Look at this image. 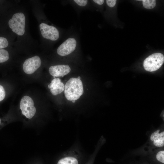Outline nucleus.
<instances>
[{
  "instance_id": "1",
  "label": "nucleus",
  "mask_w": 164,
  "mask_h": 164,
  "mask_svg": "<svg viewBox=\"0 0 164 164\" xmlns=\"http://www.w3.org/2000/svg\"><path fill=\"white\" fill-rule=\"evenodd\" d=\"M83 84L80 79L75 77L70 78L65 86L64 95L66 99L70 101L76 100L84 93Z\"/></svg>"
},
{
  "instance_id": "2",
  "label": "nucleus",
  "mask_w": 164,
  "mask_h": 164,
  "mask_svg": "<svg viewBox=\"0 0 164 164\" xmlns=\"http://www.w3.org/2000/svg\"><path fill=\"white\" fill-rule=\"evenodd\" d=\"M164 61V55L157 53L152 54L144 60L143 65L145 69L148 71H155L162 66Z\"/></svg>"
},
{
  "instance_id": "3",
  "label": "nucleus",
  "mask_w": 164,
  "mask_h": 164,
  "mask_svg": "<svg viewBox=\"0 0 164 164\" xmlns=\"http://www.w3.org/2000/svg\"><path fill=\"white\" fill-rule=\"evenodd\" d=\"M9 25L12 31L19 36L25 32V18L23 13H17L14 14L9 21Z\"/></svg>"
},
{
  "instance_id": "4",
  "label": "nucleus",
  "mask_w": 164,
  "mask_h": 164,
  "mask_svg": "<svg viewBox=\"0 0 164 164\" xmlns=\"http://www.w3.org/2000/svg\"><path fill=\"white\" fill-rule=\"evenodd\" d=\"M20 108L22 114L29 119L32 118L36 112L34 101L31 98L28 96H25L21 99Z\"/></svg>"
},
{
  "instance_id": "5",
  "label": "nucleus",
  "mask_w": 164,
  "mask_h": 164,
  "mask_svg": "<svg viewBox=\"0 0 164 164\" xmlns=\"http://www.w3.org/2000/svg\"><path fill=\"white\" fill-rule=\"evenodd\" d=\"M77 44L76 39L73 37L68 38L63 42L57 49V54L62 56L68 55L75 50Z\"/></svg>"
},
{
  "instance_id": "6",
  "label": "nucleus",
  "mask_w": 164,
  "mask_h": 164,
  "mask_svg": "<svg viewBox=\"0 0 164 164\" xmlns=\"http://www.w3.org/2000/svg\"><path fill=\"white\" fill-rule=\"evenodd\" d=\"M39 27L43 38L52 41H56L59 39L60 36L59 31L54 26L43 23L40 25Z\"/></svg>"
},
{
  "instance_id": "7",
  "label": "nucleus",
  "mask_w": 164,
  "mask_h": 164,
  "mask_svg": "<svg viewBox=\"0 0 164 164\" xmlns=\"http://www.w3.org/2000/svg\"><path fill=\"white\" fill-rule=\"evenodd\" d=\"M41 63L40 57L35 56L25 60L23 65V70L27 74H32L39 67Z\"/></svg>"
},
{
  "instance_id": "8",
  "label": "nucleus",
  "mask_w": 164,
  "mask_h": 164,
  "mask_svg": "<svg viewBox=\"0 0 164 164\" xmlns=\"http://www.w3.org/2000/svg\"><path fill=\"white\" fill-rule=\"evenodd\" d=\"M70 71V68L68 65L52 66L49 68L50 73L54 77H63L69 73Z\"/></svg>"
},
{
  "instance_id": "9",
  "label": "nucleus",
  "mask_w": 164,
  "mask_h": 164,
  "mask_svg": "<svg viewBox=\"0 0 164 164\" xmlns=\"http://www.w3.org/2000/svg\"><path fill=\"white\" fill-rule=\"evenodd\" d=\"M48 87L50 89V92L54 95L61 93L65 89L64 84L58 78L53 79L48 85Z\"/></svg>"
},
{
  "instance_id": "10",
  "label": "nucleus",
  "mask_w": 164,
  "mask_h": 164,
  "mask_svg": "<svg viewBox=\"0 0 164 164\" xmlns=\"http://www.w3.org/2000/svg\"><path fill=\"white\" fill-rule=\"evenodd\" d=\"M150 140L156 147L161 148L164 145V131L158 129L152 133L150 136Z\"/></svg>"
},
{
  "instance_id": "11",
  "label": "nucleus",
  "mask_w": 164,
  "mask_h": 164,
  "mask_svg": "<svg viewBox=\"0 0 164 164\" xmlns=\"http://www.w3.org/2000/svg\"><path fill=\"white\" fill-rule=\"evenodd\" d=\"M57 164H78L77 160L72 157H67L61 159Z\"/></svg>"
},
{
  "instance_id": "12",
  "label": "nucleus",
  "mask_w": 164,
  "mask_h": 164,
  "mask_svg": "<svg viewBox=\"0 0 164 164\" xmlns=\"http://www.w3.org/2000/svg\"><path fill=\"white\" fill-rule=\"evenodd\" d=\"M142 1L144 7L148 9L154 8L156 5V1L155 0H139Z\"/></svg>"
},
{
  "instance_id": "13",
  "label": "nucleus",
  "mask_w": 164,
  "mask_h": 164,
  "mask_svg": "<svg viewBox=\"0 0 164 164\" xmlns=\"http://www.w3.org/2000/svg\"><path fill=\"white\" fill-rule=\"evenodd\" d=\"M9 54L6 50L0 49V63L5 62L8 60Z\"/></svg>"
},
{
  "instance_id": "14",
  "label": "nucleus",
  "mask_w": 164,
  "mask_h": 164,
  "mask_svg": "<svg viewBox=\"0 0 164 164\" xmlns=\"http://www.w3.org/2000/svg\"><path fill=\"white\" fill-rule=\"evenodd\" d=\"M8 44V42L6 38L0 37V49L7 47Z\"/></svg>"
},
{
  "instance_id": "15",
  "label": "nucleus",
  "mask_w": 164,
  "mask_h": 164,
  "mask_svg": "<svg viewBox=\"0 0 164 164\" xmlns=\"http://www.w3.org/2000/svg\"><path fill=\"white\" fill-rule=\"evenodd\" d=\"M156 158L159 162L164 163V151H160L158 152L156 155Z\"/></svg>"
},
{
  "instance_id": "16",
  "label": "nucleus",
  "mask_w": 164,
  "mask_h": 164,
  "mask_svg": "<svg viewBox=\"0 0 164 164\" xmlns=\"http://www.w3.org/2000/svg\"><path fill=\"white\" fill-rule=\"evenodd\" d=\"M73 1L78 5L83 7L86 5L88 3V1L87 0H74Z\"/></svg>"
},
{
  "instance_id": "17",
  "label": "nucleus",
  "mask_w": 164,
  "mask_h": 164,
  "mask_svg": "<svg viewBox=\"0 0 164 164\" xmlns=\"http://www.w3.org/2000/svg\"><path fill=\"white\" fill-rule=\"evenodd\" d=\"M5 96V92L3 87L0 85V101H2Z\"/></svg>"
},
{
  "instance_id": "18",
  "label": "nucleus",
  "mask_w": 164,
  "mask_h": 164,
  "mask_svg": "<svg viewBox=\"0 0 164 164\" xmlns=\"http://www.w3.org/2000/svg\"><path fill=\"white\" fill-rule=\"evenodd\" d=\"M106 2L108 6L110 7H113L115 5L117 1L116 0H107Z\"/></svg>"
},
{
  "instance_id": "19",
  "label": "nucleus",
  "mask_w": 164,
  "mask_h": 164,
  "mask_svg": "<svg viewBox=\"0 0 164 164\" xmlns=\"http://www.w3.org/2000/svg\"><path fill=\"white\" fill-rule=\"evenodd\" d=\"M93 1L95 3L100 5H102L104 2V0H94Z\"/></svg>"
},
{
  "instance_id": "20",
  "label": "nucleus",
  "mask_w": 164,
  "mask_h": 164,
  "mask_svg": "<svg viewBox=\"0 0 164 164\" xmlns=\"http://www.w3.org/2000/svg\"><path fill=\"white\" fill-rule=\"evenodd\" d=\"M77 79H80L81 78H80V76H79L77 78Z\"/></svg>"
},
{
  "instance_id": "21",
  "label": "nucleus",
  "mask_w": 164,
  "mask_h": 164,
  "mask_svg": "<svg viewBox=\"0 0 164 164\" xmlns=\"http://www.w3.org/2000/svg\"><path fill=\"white\" fill-rule=\"evenodd\" d=\"M72 102L73 103H75V100H73L72 101Z\"/></svg>"
},
{
  "instance_id": "22",
  "label": "nucleus",
  "mask_w": 164,
  "mask_h": 164,
  "mask_svg": "<svg viewBox=\"0 0 164 164\" xmlns=\"http://www.w3.org/2000/svg\"><path fill=\"white\" fill-rule=\"evenodd\" d=\"M0 123H1V119H0Z\"/></svg>"
}]
</instances>
